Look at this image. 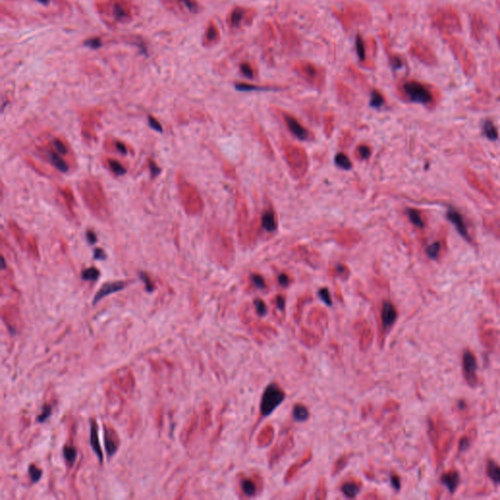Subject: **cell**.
<instances>
[{
    "mask_svg": "<svg viewBox=\"0 0 500 500\" xmlns=\"http://www.w3.org/2000/svg\"><path fill=\"white\" fill-rule=\"evenodd\" d=\"M331 15L346 33L369 27L373 21L368 6L359 1L342 2L331 9Z\"/></svg>",
    "mask_w": 500,
    "mask_h": 500,
    "instance_id": "1",
    "label": "cell"
},
{
    "mask_svg": "<svg viewBox=\"0 0 500 500\" xmlns=\"http://www.w3.org/2000/svg\"><path fill=\"white\" fill-rule=\"evenodd\" d=\"M95 7L103 21L110 28L129 24L139 14L134 0H102L95 3Z\"/></svg>",
    "mask_w": 500,
    "mask_h": 500,
    "instance_id": "2",
    "label": "cell"
},
{
    "mask_svg": "<svg viewBox=\"0 0 500 500\" xmlns=\"http://www.w3.org/2000/svg\"><path fill=\"white\" fill-rule=\"evenodd\" d=\"M78 188L86 206L92 213L100 219H106L108 216V208L101 184L93 178H88L80 182Z\"/></svg>",
    "mask_w": 500,
    "mask_h": 500,
    "instance_id": "3",
    "label": "cell"
},
{
    "mask_svg": "<svg viewBox=\"0 0 500 500\" xmlns=\"http://www.w3.org/2000/svg\"><path fill=\"white\" fill-rule=\"evenodd\" d=\"M293 71L308 83L321 89L323 87L326 79L325 70L309 60H298L292 65Z\"/></svg>",
    "mask_w": 500,
    "mask_h": 500,
    "instance_id": "4",
    "label": "cell"
},
{
    "mask_svg": "<svg viewBox=\"0 0 500 500\" xmlns=\"http://www.w3.org/2000/svg\"><path fill=\"white\" fill-rule=\"evenodd\" d=\"M257 10L254 7L236 5L227 15V25L231 32L237 33L249 28L257 17Z\"/></svg>",
    "mask_w": 500,
    "mask_h": 500,
    "instance_id": "5",
    "label": "cell"
},
{
    "mask_svg": "<svg viewBox=\"0 0 500 500\" xmlns=\"http://www.w3.org/2000/svg\"><path fill=\"white\" fill-rule=\"evenodd\" d=\"M355 49L360 67L367 70L375 69V57L377 53V43L373 37H364L357 33L355 39Z\"/></svg>",
    "mask_w": 500,
    "mask_h": 500,
    "instance_id": "6",
    "label": "cell"
},
{
    "mask_svg": "<svg viewBox=\"0 0 500 500\" xmlns=\"http://www.w3.org/2000/svg\"><path fill=\"white\" fill-rule=\"evenodd\" d=\"M164 7L180 18H188L199 14L202 6L198 0H160Z\"/></svg>",
    "mask_w": 500,
    "mask_h": 500,
    "instance_id": "7",
    "label": "cell"
},
{
    "mask_svg": "<svg viewBox=\"0 0 500 500\" xmlns=\"http://www.w3.org/2000/svg\"><path fill=\"white\" fill-rule=\"evenodd\" d=\"M285 398H286V394H285L284 390L278 384H276V383L270 384L266 388V390L262 396L261 405H260L261 415L262 416L269 415L284 402Z\"/></svg>",
    "mask_w": 500,
    "mask_h": 500,
    "instance_id": "8",
    "label": "cell"
},
{
    "mask_svg": "<svg viewBox=\"0 0 500 500\" xmlns=\"http://www.w3.org/2000/svg\"><path fill=\"white\" fill-rule=\"evenodd\" d=\"M402 90L407 98L414 103L428 104L432 101L430 90L422 83L415 80H409L403 83Z\"/></svg>",
    "mask_w": 500,
    "mask_h": 500,
    "instance_id": "9",
    "label": "cell"
},
{
    "mask_svg": "<svg viewBox=\"0 0 500 500\" xmlns=\"http://www.w3.org/2000/svg\"><path fill=\"white\" fill-rule=\"evenodd\" d=\"M178 187H179V191H180V196L182 198V203L185 206L187 212H189V213L196 212V209L198 208V206H197L198 197H197L196 193L194 190V188L189 183H186L183 178H179Z\"/></svg>",
    "mask_w": 500,
    "mask_h": 500,
    "instance_id": "10",
    "label": "cell"
},
{
    "mask_svg": "<svg viewBox=\"0 0 500 500\" xmlns=\"http://www.w3.org/2000/svg\"><path fill=\"white\" fill-rule=\"evenodd\" d=\"M279 36L281 38V42L286 50L287 51H295L301 45L300 37L293 27L290 25H283L279 26Z\"/></svg>",
    "mask_w": 500,
    "mask_h": 500,
    "instance_id": "11",
    "label": "cell"
},
{
    "mask_svg": "<svg viewBox=\"0 0 500 500\" xmlns=\"http://www.w3.org/2000/svg\"><path fill=\"white\" fill-rule=\"evenodd\" d=\"M221 41V32L218 24L214 20H209L202 36L201 44L204 48L216 46Z\"/></svg>",
    "mask_w": 500,
    "mask_h": 500,
    "instance_id": "12",
    "label": "cell"
},
{
    "mask_svg": "<svg viewBox=\"0 0 500 500\" xmlns=\"http://www.w3.org/2000/svg\"><path fill=\"white\" fill-rule=\"evenodd\" d=\"M463 368L465 377L469 384L475 385L477 383V377H476V369H477V362L474 355L467 351L464 353L463 356Z\"/></svg>",
    "mask_w": 500,
    "mask_h": 500,
    "instance_id": "13",
    "label": "cell"
},
{
    "mask_svg": "<svg viewBox=\"0 0 500 500\" xmlns=\"http://www.w3.org/2000/svg\"><path fill=\"white\" fill-rule=\"evenodd\" d=\"M283 116H284L286 123L287 124L288 128L297 138H299L301 140H306L309 138L308 131L297 121V119L295 117H293L292 115L286 113V112L283 113Z\"/></svg>",
    "mask_w": 500,
    "mask_h": 500,
    "instance_id": "14",
    "label": "cell"
},
{
    "mask_svg": "<svg viewBox=\"0 0 500 500\" xmlns=\"http://www.w3.org/2000/svg\"><path fill=\"white\" fill-rule=\"evenodd\" d=\"M292 446H293V437H292V435H289V436L286 437V439L282 443H280L279 445L277 444V446L271 452V456H270V463H271V465L276 463L286 452H287L292 447Z\"/></svg>",
    "mask_w": 500,
    "mask_h": 500,
    "instance_id": "15",
    "label": "cell"
},
{
    "mask_svg": "<svg viewBox=\"0 0 500 500\" xmlns=\"http://www.w3.org/2000/svg\"><path fill=\"white\" fill-rule=\"evenodd\" d=\"M124 287H125V283H123V282H114V283L105 284L100 288V290L97 292V294L95 295V297L93 299V304H97L104 297H106V296H107L109 294H112L114 292L120 291Z\"/></svg>",
    "mask_w": 500,
    "mask_h": 500,
    "instance_id": "16",
    "label": "cell"
},
{
    "mask_svg": "<svg viewBox=\"0 0 500 500\" xmlns=\"http://www.w3.org/2000/svg\"><path fill=\"white\" fill-rule=\"evenodd\" d=\"M397 319V310L391 302H385L381 311V321L384 329L391 327Z\"/></svg>",
    "mask_w": 500,
    "mask_h": 500,
    "instance_id": "17",
    "label": "cell"
},
{
    "mask_svg": "<svg viewBox=\"0 0 500 500\" xmlns=\"http://www.w3.org/2000/svg\"><path fill=\"white\" fill-rule=\"evenodd\" d=\"M261 32H262L261 36H262L263 43H265L266 45L273 44L279 37L278 26H275L271 22L264 23Z\"/></svg>",
    "mask_w": 500,
    "mask_h": 500,
    "instance_id": "18",
    "label": "cell"
},
{
    "mask_svg": "<svg viewBox=\"0 0 500 500\" xmlns=\"http://www.w3.org/2000/svg\"><path fill=\"white\" fill-rule=\"evenodd\" d=\"M10 228H11V230H12L13 234L15 235V237L17 238V240L19 241V243H20L22 246H24L26 249H28L31 253H33V254L36 255V254H37V247H36V243H34V244H33V243H32V241H29V242H28V240H27V239H25V238H27V237H26V235L22 232V231H21V230H20L16 225L11 224V225H10Z\"/></svg>",
    "mask_w": 500,
    "mask_h": 500,
    "instance_id": "19",
    "label": "cell"
},
{
    "mask_svg": "<svg viewBox=\"0 0 500 500\" xmlns=\"http://www.w3.org/2000/svg\"><path fill=\"white\" fill-rule=\"evenodd\" d=\"M447 219L455 226V228L457 229V231L459 232V233L464 236L465 238H468V232H467V228L464 224V221L461 217V215L455 211L454 209H449L447 211Z\"/></svg>",
    "mask_w": 500,
    "mask_h": 500,
    "instance_id": "20",
    "label": "cell"
},
{
    "mask_svg": "<svg viewBox=\"0 0 500 500\" xmlns=\"http://www.w3.org/2000/svg\"><path fill=\"white\" fill-rule=\"evenodd\" d=\"M235 88L240 91H268V90H281L282 87L279 85H260L255 83H249V82H236L234 84Z\"/></svg>",
    "mask_w": 500,
    "mask_h": 500,
    "instance_id": "21",
    "label": "cell"
},
{
    "mask_svg": "<svg viewBox=\"0 0 500 500\" xmlns=\"http://www.w3.org/2000/svg\"><path fill=\"white\" fill-rule=\"evenodd\" d=\"M238 70L241 75L247 79H254L258 76V70L256 65L250 61H241L238 65Z\"/></svg>",
    "mask_w": 500,
    "mask_h": 500,
    "instance_id": "22",
    "label": "cell"
},
{
    "mask_svg": "<svg viewBox=\"0 0 500 500\" xmlns=\"http://www.w3.org/2000/svg\"><path fill=\"white\" fill-rule=\"evenodd\" d=\"M360 488H361V483L359 481L350 480V481H347L346 482H344L341 489L345 496H347L349 498H354L359 492Z\"/></svg>",
    "mask_w": 500,
    "mask_h": 500,
    "instance_id": "23",
    "label": "cell"
},
{
    "mask_svg": "<svg viewBox=\"0 0 500 500\" xmlns=\"http://www.w3.org/2000/svg\"><path fill=\"white\" fill-rule=\"evenodd\" d=\"M90 443H91V446H92V448H93L94 452L96 453V455L98 456V458L102 461V460H103V453H102L101 445H100V440H99V436H98V427H97V425H96V423H95V422H92V423H91Z\"/></svg>",
    "mask_w": 500,
    "mask_h": 500,
    "instance_id": "24",
    "label": "cell"
},
{
    "mask_svg": "<svg viewBox=\"0 0 500 500\" xmlns=\"http://www.w3.org/2000/svg\"><path fill=\"white\" fill-rule=\"evenodd\" d=\"M359 328H360V332H359L360 347L362 350H366L369 347L371 340H372V331L370 330L367 323H365L364 321L361 322V327H359Z\"/></svg>",
    "mask_w": 500,
    "mask_h": 500,
    "instance_id": "25",
    "label": "cell"
},
{
    "mask_svg": "<svg viewBox=\"0 0 500 500\" xmlns=\"http://www.w3.org/2000/svg\"><path fill=\"white\" fill-rule=\"evenodd\" d=\"M240 487L242 489V492L248 497L254 496L257 492V483L254 480L250 478L242 479L240 481Z\"/></svg>",
    "mask_w": 500,
    "mask_h": 500,
    "instance_id": "26",
    "label": "cell"
},
{
    "mask_svg": "<svg viewBox=\"0 0 500 500\" xmlns=\"http://www.w3.org/2000/svg\"><path fill=\"white\" fill-rule=\"evenodd\" d=\"M47 156H48V159H49V161L60 171L62 172H67L69 170V165L68 163L60 157V154L59 153H55V152H52V151H48L47 152Z\"/></svg>",
    "mask_w": 500,
    "mask_h": 500,
    "instance_id": "27",
    "label": "cell"
},
{
    "mask_svg": "<svg viewBox=\"0 0 500 500\" xmlns=\"http://www.w3.org/2000/svg\"><path fill=\"white\" fill-rule=\"evenodd\" d=\"M442 481L450 491H454L459 482V475L456 472L451 471L445 474L442 477Z\"/></svg>",
    "mask_w": 500,
    "mask_h": 500,
    "instance_id": "28",
    "label": "cell"
},
{
    "mask_svg": "<svg viewBox=\"0 0 500 500\" xmlns=\"http://www.w3.org/2000/svg\"><path fill=\"white\" fill-rule=\"evenodd\" d=\"M311 459H312V453H311V452H308V453H307V454H306V455H305L301 460H299L297 463L293 464V465L289 468V470H288V472H287V474H286V482L290 481V480L293 478V476L298 472V470H299L301 467L305 466V465H306V464H307Z\"/></svg>",
    "mask_w": 500,
    "mask_h": 500,
    "instance_id": "29",
    "label": "cell"
},
{
    "mask_svg": "<svg viewBox=\"0 0 500 500\" xmlns=\"http://www.w3.org/2000/svg\"><path fill=\"white\" fill-rule=\"evenodd\" d=\"M273 437H274V428L271 425H267L260 432V434L258 436V439H257V442H258V444L260 446H265L269 443H271V441L273 440Z\"/></svg>",
    "mask_w": 500,
    "mask_h": 500,
    "instance_id": "30",
    "label": "cell"
},
{
    "mask_svg": "<svg viewBox=\"0 0 500 500\" xmlns=\"http://www.w3.org/2000/svg\"><path fill=\"white\" fill-rule=\"evenodd\" d=\"M262 226L264 229H266L269 232H273L277 229V223L276 218L273 212H266L262 216Z\"/></svg>",
    "mask_w": 500,
    "mask_h": 500,
    "instance_id": "31",
    "label": "cell"
},
{
    "mask_svg": "<svg viewBox=\"0 0 500 500\" xmlns=\"http://www.w3.org/2000/svg\"><path fill=\"white\" fill-rule=\"evenodd\" d=\"M487 474H488L489 478L493 482H495L497 483H500V466L499 465H497L493 461L488 462V464H487Z\"/></svg>",
    "mask_w": 500,
    "mask_h": 500,
    "instance_id": "32",
    "label": "cell"
},
{
    "mask_svg": "<svg viewBox=\"0 0 500 500\" xmlns=\"http://www.w3.org/2000/svg\"><path fill=\"white\" fill-rule=\"evenodd\" d=\"M293 416L298 421H305L309 417V411L303 405H296L293 409Z\"/></svg>",
    "mask_w": 500,
    "mask_h": 500,
    "instance_id": "33",
    "label": "cell"
},
{
    "mask_svg": "<svg viewBox=\"0 0 500 500\" xmlns=\"http://www.w3.org/2000/svg\"><path fill=\"white\" fill-rule=\"evenodd\" d=\"M385 103V99L380 91L374 89L371 92V100H370V106L373 107H379Z\"/></svg>",
    "mask_w": 500,
    "mask_h": 500,
    "instance_id": "34",
    "label": "cell"
},
{
    "mask_svg": "<svg viewBox=\"0 0 500 500\" xmlns=\"http://www.w3.org/2000/svg\"><path fill=\"white\" fill-rule=\"evenodd\" d=\"M64 457L67 460V462L72 466L76 460L77 457V451L73 446H65L63 449Z\"/></svg>",
    "mask_w": 500,
    "mask_h": 500,
    "instance_id": "35",
    "label": "cell"
},
{
    "mask_svg": "<svg viewBox=\"0 0 500 500\" xmlns=\"http://www.w3.org/2000/svg\"><path fill=\"white\" fill-rule=\"evenodd\" d=\"M483 132L485 134V136L489 139V140H496L497 139V130L495 128V126L493 125V123H491L490 121H487L485 122L484 126H483Z\"/></svg>",
    "mask_w": 500,
    "mask_h": 500,
    "instance_id": "36",
    "label": "cell"
},
{
    "mask_svg": "<svg viewBox=\"0 0 500 500\" xmlns=\"http://www.w3.org/2000/svg\"><path fill=\"white\" fill-rule=\"evenodd\" d=\"M100 277V272L96 268H88L81 274V278L84 281H96Z\"/></svg>",
    "mask_w": 500,
    "mask_h": 500,
    "instance_id": "37",
    "label": "cell"
},
{
    "mask_svg": "<svg viewBox=\"0 0 500 500\" xmlns=\"http://www.w3.org/2000/svg\"><path fill=\"white\" fill-rule=\"evenodd\" d=\"M348 461H349V456H348V455H342L341 457H339V458L337 459V461L335 462L334 466H333L332 474H333V475H336V474H338L339 472H341V471L345 468V466L347 465Z\"/></svg>",
    "mask_w": 500,
    "mask_h": 500,
    "instance_id": "38",
    "label": "cell"
},
{
    "mask_svg": "<svg viewBox=\"0 0 500 500\" xmlns=\"http://www.w3.org/2000/svg\"><path fill=\"white\" fill-rule=\"evenodd\" d=\"M313 499H323V498H326V486H325V482H323V480H321L317 488H316V491L314 493V495L312 496Z\"/></svg>",
    "mask_w": 500,
    "mask_h": 500,
    "instance_id": "39",
    "label": "cell"
},
{
    "mask_svg": "<svg viewBox=\"0 0 500 500\" xmlns=\"http://www.w3.org/2000/svg\"><path fill=\"white\" fill-rule=\"evenodd\" d=\"M335 162L338 166H340L343 169H350L352 166V163L347 156L344 154H338L335 158Z\"/></svg>",
    "mask_w": 500,
    "mask_h": 500,
    "instance_id": "40",
    "label": "cell"
},
{
    "mask_svg": "<svg viewBox=\"0 0 500 500\" xmlns=\"http://www.w3.org/2000/svg\"><path fill=\"white\" fill-rule=\"evenodd\" d=\"M107 163H108V166L110 168V170L112 172H114L116 175H123L125 172H126V170H125V168L116 161L114 160H107Z\"/></svg>",
    "mask_w": 500,
    "mask_h": 500,
    "instance_id": "41",
    "label": "cell"
},
{
    "mask_svg": "<svg viewBox=\"0 0 500 500\" xmlns=\"http://www.w3.org/2000/svg\"><path fill=\"white\" fill-rule=\"evenodd\" d=\"M409 216H410V219L411 221L417 227L419 228H422L423 227V221H422V218L419 214V212L415 209H410L409 210Z\"/></svg>",
    "mask_w": 500,
    "mask_h": 500,
    "instance_id": "42",
    "label": "cell"
},
{
    "mask_svg": "<svg viewBox=\"0 0 500 500\" xmlns=\"http://www.w3.org/2000/svg\"><path fill=\"white\" fill-rule=\"evenodd\" d=\"M29 474H30V477H31V480L33 481V482H37L40 478H41V475H42V471L40 469H38L36 466L35 465H30L29 467Z\"/></svg>",
    "mask_w": 500,
    "mask_h": 500,
    "instance_id": "43",
    "label": "cell"
},
{
    "mask_svg": "<svg viewBox=\"0 0 500 500\" xmlns=\"http://www.w3.org/2000/svg\"><path fill=\"white\" fill-rule=\"evenodd\" d=\"M105 445H106V449H107V452L108 456H112L115 453V451L117 449V446H116L114 441L111 439V437L106 436Z\"/></svg>",
    "mask_w": 500,
    "mask_h": 500,
    "instance_id": "44",
    "label": "cell"
},
{
    "mask_svg": "<svg viewBox=\"0 0 500 500\" xmlns=\"http://www.w3.org/2000/svg\"><path fill=\"white\" fill-rule=\"evenodd\" d=\"M53 146L55 148V151L59 153L60 155H67L68 154V148L65 145V143L60 139H55L53 142Z\"/></svg>",
    "mask_w": 500,
    "mask_h": 500,
    "instance_id": "45",
    "label": "cell"
},
{
    "mask_svg": "<svg viewBox=\"0 0 500 500\" xmlns=\"http://www.w3.org/2000/svg\"><path fill=\"white\" fill-rule=\"evenodd\" d=\"M440 248H441L440 243L439 242H435V243L431 244L430 246H428V248H427V254L429 255L430 258L435 259L438 256V254H439Z\"/></svg>",
    "mask_w": 500,
    "mask_h": 500,
    "instance_id": "46",
    "label": "cell"
},
{
    "mask_svg": "<svg viewBox=\"0 0 500 500\" xmlns=\"http://www.w3.org/2000/svg\"><path fill=\"white\" fill-rule=\"evenodd\" d=\"M51 413H52V409L50 406H44L43 409H42V411H41V414H39L38 418H37V421L42 423L44 422L45 420H47L50 416H51Z\"/></svg>",
    "mask_w": 500,
    "mask_h": 500,
    "instance_id": "47",
    "label": "cell"
},
{
    "mask_svg": "<svg viewBox=\"0 0 500 500\" xmlns=\"http://www.w3.org/2000/svg\"><path fill=\"white\" fill-rule=\"evenodd\" d=\"M63 195H64V196H65V198H66V203H67V205L69 206V208H70L71 210H72V207H73V204H74V198H73V196H72L71 191H70V190H67V189H66V190H64V191H63Z\"/></svg>",
    "mask_w": 500,
    "mask_h": 500,
    "instance_id": "48",
    "label": "cell"
},
{
    "mask_svg": "<svg viewBox=\"0 0 500 500\" xmlns=\"http://www.w3.org/2000/svg\"><path fill=\"white\" fill-rule=\"evenodd\" d=\"M254 304H255L256 312L258 313V315H260V316L266 315V313H267V306H266V304L262 300L256 299L254 301Z\"/></svg>",
    "mask_w": 500,
    "mask_h": 500,
    "instance_id": "49",
    "label": "cell"
},
{
    "mask_svg": "<svg viewBox=\"0 0 500 500\" xmlns=\"http://www.w3.org/2000/svg\"><path fill=\"white\" fill-rule=\"evenodd\" d=\"M140 278L143 280L144 284L146 285V288H147V290H148V291H150V292H152V291L154 290V288H155V286H154V283L152 282V280L149 278V276H148V275H146V274H144V273H141V274H140Z\"/></svg>",
    "mask_w": 500,
    "mask_h": 500,
    "instance_id": "50",
    "label": "cell"
},
{
    "mask_svg": "<svg viewBox=\"0 0 500 500\" xmlns=\"http://www.w3.org/2000/svg\"><path fill=\"white\" fill-rule=\"evenodd\" d=\"M149 122H150V125H151L152 128H154L155 130H157L159 132L162 131V126H161V124L159 122L158 119H156L155 117L150 115L149 116Z\"/></svg>",
    "mask_w": 500,
    "mask_h": 500,
    "instance_id": "51",
    "label": "cell"
},
{
    "mask_svg": "<svg viewBox=\"0 0 500 500\" xmlns=\"http://www.w3.org/2000/svg\"><path fill=\"white\" fill-rule=\"evenodd\" d=\"M252 281H253L254 285H255L257 287H259V288H265L266 284H265L264 279H263L261 276H259V275H254V276L252 277Z\"/></svg>",
    "mask_w": 500,
    "mask_h": 500,
    "instance_id": "52",
    "label": "cell"
},
{
    "mask_svg": "<svg viewBox=\"0 0 500 500\" xmlns=\"http://www.w3.org/2000/svg\"><path fill=\"white\" fill-rule=\"evenodd\" d=\"M320 295L321 297V299L327 304V305H330L331 304V299H330V294L327 290V288H322L321 291H320Z\"/></svg>",
    "mask_w": 500,
    "mask_h": 500,
    "instance_id": "53",
    "label": "cell"
},
{
    "mask_svg": "<svg viewBox=\"0 0 500 500\" xmlns=\"http://www.w3.org/2000/svg\"><path fill=\"white\" fill-rule=\"evenodd\" d=\"M358 154L362 159H368L370 156V150L366 146H361L358 148Z\"/></svg>",
    "mask_w": 500,
    "mask_h": 500,
    "instance_id": "54",
    "label": "cell"
},
{
    "mask_svg": "<svg viewBox=\"0 0 500 500\" xmlns=\"http://www.w3.org/2000/svg\"><path fill=\"white\" fill-rule=\"evenodd\" d=\"M150 167H151V172H152L153 176H157L161 172V170L158 167V165L155 162H153V161H150Z\"/></svg>",
    "mask_w": 500,
    "mask_h": 500,
    "instance_id": "55",
    "label": "cell"
},
{
    "mask_svg": "<svg viewBox=\"0 0 500 500\" xmlns=\"http://www.w3.org/2000/svg\"><path fill=\"white\" fill-rule=\"evenodd\" d=\"M94 257H95V259H105V258H106V254H105V252L103 251L102 249L97 248V249L95 250V255H94Z\"/></svg>",
    "mask_w": 500,
    "mask_h": 500,
    "instance_id": "56",
    "label": "cell"
},
{
    "mask_svg": "<svg viewBox=\"0 0 500 500\" xmlns=\"http://www.w3.org/2000/svg\"><path fill=\"white\" fill-rule=\"evenodd\" d=\"M86 236H87V239H88V241H89L90 243H94V242H96V240H97V239H96V234H95V232H92V231H88V232H87V233H86Z\"/></svg>",
    "mask_w": 500,
    "mask_h": 500,
    "instance_id": "57",
    "label": "cell"
},
{
    "mask_svg": "<svg viewBox=\"0 0 500 500\" xmlns=\"http://www.w3.org/2000/svg\"><path fill=\"white\" fill-rule=\"evenodd\" d=\"M285 305H286L285 298L283 296H278V298H277V306H278V308L281 309V310H285Z\"/></svg>",
    "mask_w": 500,
    "mask_h": 500,
    "instance_id": "58",
    "label": "cell"
},
{
    "mask_svg": "<svg viewBox=\"0 0 500 500\" xmlns=\"http://www.w3.org/2000/svg\"><path fill=\"white\" fill-rule=\"evenodd\" d=\"M279 282H280V284L282 286H287L288 283H289V279H288V277L286 275H281L279 277Z\"/></svg>",
    "mask_w": 500,
    "mask_h": 500,
    "instance_id": "59",
    "label": "cell"
},
{
    "mask_svg": "<svg viewBox=\"0 0 500 500\" xmlns=\"http://www.w3.org/2000/svg\"><path fill=\"white\" fill-rule=\"evenodd\" d=\"M116 148H117V150H118L120 153H122V154H126V152H127L126 147H125V145H123V144H122V143H120V142H116Z\"/></svg>",
    "mask_w": 500,
    "mask_h": 500,
    "instance_id": "60",
    "label": "cell"
},
{
    "mask_svg": "<svg viewBox=\"0 0 500 500\" xmlns=\"http://www.w3.org/2000/svg\"><path fill=\"white\" fill-rule=\"evenodd\" d=\"M392 483H393V485H394L397 489H399V488H400V480H399V478H398L397 476H393V477H392Z\"/></svg>",
    "mask_w": 500,
    "mask_h": 500,
    "instance_id": "61",
    "label": "cell"
},
{
    "mask_svg": "<svg viewBox=\"0 0 500 500\" xmlns=\"http://www.w3.org/2000/svg\"><path fill=\"white\" fill-rule=\"evenodd\" d=\"M36 1H37L39 4L43 5V6H48V5L53 1V0H36Z\"/></svg>",
    "mask_w": 500,
    "mask_h": 500,
    "instance_id": "62",
    "label": "cell"
}]
</instances>
